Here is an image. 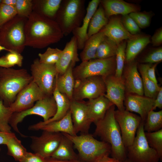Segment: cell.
<instances>
[{
	"label": "cell",
	"instance_id": "cell-4",
	"mask_svg": "<svg viewBox=\"0 0 162 162\" xmlns=\"http://www.w3.org/2000/svg\"><path fill=\"white\" fill-rule=\"evenodd\" d=\"M85 1L62 0L55 20L64 36L69 35L81 25L86 14Z\"/></svg>",
	"mask_w": 162,
	"mask_h": 162
},
{
	"label": "cell",
	"instance_id": "cell-28",
	"mask_svg": "<svg viewBox=\"0 0 162 162\" xmlns=\"http://www.w3.org/2000/svg\"><path fill=\"white\" fill-rule=\"evenodd\" d=\"M105 36L102 28L98 33L88 38L80 54V57L82 62L95 58L98 47Z\"/></svg>",
	"mask_w": 162,
	"mask_h": 162
},
{
	"label": "cell",
	"instance_id": "cell-8",
	"mask_svg": "<svg viewBox=\"0 0 162 162\" xmlns=\"http://www.w3.org/2000/svg\"><path fill=\"white\" fill-rule=\"evenodd\" d=\"M116 69V57L114 56L82 62L80 64L74 68L73 74L75 80L94 76H100L105 78L114 75Z\"/></svg>",
	"mask_w": 162,
	"mask_h": 162
},
{
	"label": "cell",
	"instance_id": "cell-23",
	"mask_svg": "<svg viewBox=\"0 0 162 162\" xmlns=\"http://www.w3.org/2000/svg\"><path fill=\"white\" fill-rule=\"evenodd\" d=\"M103 29L105 36L117 45L124 40H128L133 35L126 30L121 19L118 17L111 18Z\"/></svg>",
	"mask_w": 162,
	"mask_h": 162
},
{
	"label": "cell",
	"instance_id": "cell-47",
	"mask_svg": "<svg viewBox=\"0 0 162 162\" xmlns=\"http://www.w3.org/2000/svg\"><path fill=\"white\" fill-rule=\"evenodd\" d=\"M21 162H48L47 159L40 155L28 152Z\"/></svg>",
	"mask_w": 162,
	"mask_h": 162
},
{
	"label": "cell",
	"instance_id": "cell-38",
	"mask_svg": "<svg viewBox=\"0 0 162 162\" xmlns=\"http://www.w3.org/2000/svg\"><path fill=\"white\" fill-rule=\"evenodd\" d=\"M62 52V50L57 48L48 47L43 53H39V62L48 64H56L59 61Z\"/></svg>",
	"mask_w": 162,
	"mask_h": 162
},
{
	"label": "cell",
	"instance_id": "cell-13",
	"mask_svg": "<svg viewBox=\"0 0 162 162\" xmlns=\"http://www.w3.org/2000/svg\"><path fill=\"white\" fill-rule=\"evenodd\" d=\"M39 136H31L30 147L34 153L45 158H50L58 146L63 136L60 132L43 131Z\"/></svg>",
	"mask_w": 162,
	"mask_h": 162
},
{
	"label": "cell",
	"instance_id": "cell-50",
	"mask_svg": "<svg viewBox=\"0 0 162 162\" xmlns=\"http://www.w3.org/2000/svg\"><path fill=\"white\" fill-rule=\"evenodd\" d=\"M14 133H6L0 130V145H6L9 139L15 135Z\"/></svg>",
	"mask_w": 162,
	"mask_h": 162
},
{
	"label": "cell",
	"instance_id": "cell-6",
	"mask_svg": "<svg viewBox=\"0 0 162 162\" xmlns=\"http://www.w3.org/2000/svg\"><path fill=\"white\" fill-rule=\"evenodd\" d=\"M27 18L16 15L0 26V44L21 54L26 46L25 26Z\"/></svg>",
	"mask_w": 162,
	"mask_h": 162
},
{
	"label": "cell",
	"instance_id": "cell-3",
	"mask_svg": "<svg viewBox=\"0 0 162 162\" xmlns=\"http://www.w3.org/2000/svg\"><path fill=\"white\" fill-rule=\"evenodd\" d=\"M33 80L26 69L0 67V98L10 107L18 94Z\"/></svg>",
	"mask_w": 162,
	"mask_h": 162
},
{
	"label": "cell",
	"instance_id": "cell-41",
	"mask_svg": "<svg viewBox=\"0 0 162 162\" xmlns=\"http://www.w3.org/2000/svg\"><path fill=\"white\" fill-rule=\"evenodd\" d=\"M17 15L28 18L33 11L32 0H16L15 6Z\"/></svg>",
	"mask_w": 162,
	"mask_h": 162
},
{
	"label": "cell",
	"instance_id": "cell-39",
	"mask_svg": "<svg viewBox=\"0 0 162 162\" xmlns=\"http://www.w3.org/2000/svg\"><path fill=\"white\" fill-rule=\"evenodd\" d=\"M13 113L10 107L5 106L0 98V130L3 132L10 133L11 127L9 124L10 118Z\"/></svg>",
	"mask_w": 162,
	"mask_h": 162
},
{
	"label": "cell",
	"instance_id": "cell-51",
	"mask_svg": "<svg viewBox=\"0 0 162 162\" xmlns=\"http://www.w3.org/2000/svg\"><path fill=\"white\" fill-rule=\"evenodd\" d=\"M109 155H103L97 158L94 162H121L115 158L110 157Z\"/></svg>",
	"mask_w": 162,
	"mask_h": 162
},
{
	"label": "cell",
	"instance_id": "cell-42",
	"mask_svg": "<svg viewBox=\"0 0 162 162\" xmlns=\"http://www.w3.org/2000/svg\"><path fill=\"white\" fill-rule=\"evenodd\" d=\"M17 15L15 6L0 3V26L11 20Z\"/></svg>",
	"mask_w": 162,
	"mask_h": 162
},
{
	"label": "cell",
	"instance_id": "cell-5",
	"mask_svg": "<svg viewBox=\"0 0 162 162\" xmlns=\"http://www.w3.org/2000/svg\"><path fill=\"white\" fill-rule=\"evenodd\" d=\"M62 133L72 142L78 152L79 159L83 162H94L99 157L111 153L109 144L97 140L89 133L75 136Z\"/></svg>",
	"mask_w": 162,
	"mask_h": 162
},
{
	"label": "cell",
	"instance_id": "cell-46",
	"mask_svg": "<svg viewBox=\"0 0 162 162\" xmlns=\"http://www.w3.org/2000/svg\"><path fill=\"white\" fill-rule=\"evenodd\" d=\"M158 63L142 64L148 76L153 82L158 84V82L155 75V69Z\"/></svg>",
	"mask_w": 162,
	"mask_h": 162
},
{
	"label": "cell",
	"instance_id": "cell-56",
	"mask_svg": "<svg viewBox=\"0 0 162 162\" xmlns=\"http://www.w3.org/2000/svg\"><path fill=\"white\" fill-rule=\"evenodd\" d=\"M1 148H0V152L1 151Z\"/></svg>",
	"mask_w": 162,
	"mask_h": 162
},
{
	"label": "cell",
	"instance_id": "cell-29",
	"mask_svg": "<svg viewBox=\"0 0 162 162\" xmlns=\"http://www.w3.org/2000/svg\"><path fill=\"white\" fill-rule=\"evenodd\" d=\"M74 147L71 141L63 134L58 146L50 158L61 160H80L78 154L74 150Z\"/></svg>",
	"mask_w": 162,
	"mask_h": 162
},
{
	"label": "cell",
	"instance_id": "cell-2",
	"mask_svg": "<svg viewBox=\"0 0 162 162\" xmlns=\"http://www.w3.org/2000/svg\"><path fill=\"white\" fill-rule=\"evenodd\" d=\"M115 105H113L104 117L94 124L96 128L93 135L99 137L102 141L109 144L113 158L122 162L127 158L126 149L119 127L115 118Z\"/></svg>",
	"mask_w": 162,
	"mask_h": 162
},
{
	"label": "cell",
	"instance_id": "cell-18",
	"mask_svg": "<svg viewBox=\"0 0 162 162\" xmlns=\"http://www.w3.org/2000/svg\"><path fill=\"white\" fill-rule=\"evenodd\" d=\"M28 129L32 130H41L52 132H60L71 136L77 135L73 126L70 111L69 110L61 119L45 124L39 122L30 125Z\"/></svg>",
	"mask_w": 162,
	"mask_h": 162
},
{
	"label": "cell",
	"instance_id": "cell-48",
	"mask_svg": "<svg viewBox=\"0 0 162 162\" xmlns=\"http://www.w3.org/2000/svg\"><path fill=\"white\" fill-rule=\"evenodd\" d=\"M151 42L153 46H158L162 43V28L158 29L151 38Z\"/></svg>",
	"mask_w": 162,
	"mask_h": 162
},
{
	"label": "cell",
	"instance_id": "cell-20",
	"mask_svg": "<svg viewBox=\"0 0 162 162\" xmlns=\"http://www.w3.org/2000/svg\"><path fill=\"white\" fill-rule=\"evenodd\" d=\"M78 49L77 40L73 36L62 50L60 58L55 64L58 74H63L71 63H76L80 61Z\"/></svg>",
	"mask_w": 162,
	"mask_h": 162
},
{
	"label": "cell",
	"instance_id": "cell-26",
	"mask_svg": "<svg viewBox=\"0 0 162 162\" xmlns=\"http://www.w3.org/2000/svg\"><path fill=\"white\" fill-rule=\"evenodd\" d=\"M150 42L148 35H133L128 40L125 50V60L129 63L132 62L136 56Z\"/></svg>",
	"mask_w": 162,
	"mask_h": 162
},
{
	"label": "cell",
	"instance_id": "cell-31",
	"mask_svg": "<svg viewBox=\"0 0 162 162\" xmlns=\"http://www.w3.org/2000/svg\"><path fill=\"white\" fill-rule=\"evenodd\" d=\"M108 18L100 4L92 17L87 31L88 38L101 30L107 23Z\"/></svg>",
	"mask_w": 162,
	"mask_h": 162
},
{
	"label": "cell",
	"instance_id": "cell-34",
	"mask_svg": "<svg viewBox=\"0 0 162 162\" xmlns=\"http://www.w3.org/2000/svg\"><path fill=\"white\" fill-rule=\"evenodd\" d=\"M118 45L105 36L98 47L95 58L104 59L115 56Z\"/></svg>",
	"mask_w": 162,
	"mask_h": 162
},
{
	"label": "cell",
	"instance_id": "cell-11",
	"mask_svg": "<svg viewBox=\"0 0 162 162\" xmlns=\"http://www.w3.org/2000/svg\"><path fill=\"white\" fill-rule=\"evenodd\" d=\"M30 70L33 80L46 95H52L58 74L55 64L41 63L36 58L31 65Z\"/></svg>",
	"mask_w": 162,
	"mask_h": 162
},
{
	"label": "cell",
	"instance_id": "cell-33",
	"mask_svg": "<svg viewBox=\"0 0 162 162\" xmlns=\"http://www.w3.org/2000/svg\"><path fill=\"white\" fill-rule=\"evenodd\" d=\"M138 68L142 80L144 94L146 97L155 99L160 87L148 76L142 64H140Z\"/></svg>",
	"mask_w": 162,
	"mask_h": 162
},
{
	"label": "cell",
	"instance_id": "cell-30",
	"mask_svg": "<svg viewBox=\"0 0 162 162\" xmlns=\"http://www.w3.org/2000/svg\"><path fill=\"white\" fill-rule=\"evenodd\" d=\"M52 95L56 104V113L54 116L47 121L39 122L40 124H45L59 120L64 117L70 110V100L66 95L61 93L56 87L54 88Z\"/></svg>",
	"mask_w": 162,
	"mask_h": 162
},
{
	"label": "cell",
	"instance_id": "cell-22",
	"mask_svg": "<svg viewBox=\"0 0 162 162\" xmlns=\"http://www.w3.org/2000/svg\"><path fill=\"white\" fill-rule=\"evenodd\" d=\"M100 4L108 19L113 15L121 14L123 16L139 11L140 10L139 6L122 0H100Z\"/></svg>",
	"mask_w": 162,
	"mask_h": 162
},
{
	"label": "cell",
	"instance_id": "cell-14",
	"mask_svg": "<svg viewBox=\"0 0 162 162\" xmlns=\"http://www.w3.org/2000/svg\"><path fill=\"white\" fill-rule=\"evenodd\" d=\"M46 96L32 80L17 94L10 107L14 112L24 111L32 107L35 102Z\"/></svg>",
	"mask_w": 162,
	"mask_h": 162
},
{
	"label": "cell",
	"instance_id": "cell-21",
	"mask_svg": "<svg viewBox=\"0 0 162 162\" xmlns=\"http://www.w3.org/2000/svg\"><path fill=\"white\" fill-rule=\"evenodd\" d=\"M100 2V0H92L89 2L81 25L72 32L74 36L76 39L78 49L82 50L85 42L88 38L87 31L89 22Z\"/></svg>",
	"mask_w": 162,
	"mask_h": 162
},
{
	"label": "cell",
	"instance_id": "cell-57",
	"mask_svg": "<svg viewBox=\"0 0 162 162\" xmlns=\"http://www.w3.org/2000/svg\"><path fill=\"white\" fill-rule=\"evenodd\" d=\"M1 2V0H0V3Z\"/></svg>",
	"mask_w": 162,
	"mask_h": 162
},
{
	"label": "cell",
	"instance_id": "cell-25",
	"mask_svg": "<svg viewBox=\"0 0 162 162\" xmlns=\"http://www.w3.org/2000/svg\"><path fill=\"white\" fill-rule=\"evenodd\" d=\"M75 63H71L62 74H57L55 80L54 88L56 87L61 93L66 95L70 100H73L75 80L73 69Z\"/></svg>",
	"mask_w": 162,
	"mask_h": 162
},
{
	"label": "cell",
	"instance_id": "cell-45",
	"mask_svg": "<svg viewBox=\"0 0 162 162\" xmlns=\"http://www.w3.org/2000/svg\"><path fill=\"white\" fill-rule=\"evenodd\" d=\"M162 60V48H157L147 55L142 59V62L145 63H158Z\"/></svg>",
	"mask_w": 162,
	"mask_h": 162
},
{
	"label": "cell",
	"instance_id": "cell-17",
	"mask_svg": "<svg viewBox=\"0 0 162 162\" xmlns=\"http://www.w3.org/2000/svg\"><path fill=\"white\" fill-rule=\"evenodd\" d=\"M155 100L143 95L127 93L125 96L124 105L125 106L126 110L139 114L142 121L144 122L148 113L152 110Z\"/></svg>",
	"mask_w": 162,
	"mask_h": 162
},
{
	"label": "cell",
	"instance_id": "cell-12",
	"mask_svg": "<svg viewBox=\"0 0 162 162\" xmlns=\"http://www.w3.org/2000/svg\"><path fill=\"white\" fill-rule=\"evenodd\" d=\"M114 116L120 128L123 142L126 148L133 142L142 119L140 116L125 110H115Z\"/></svg>",
	"mask_w": 162,
	"mask_h": 162
},
{
	"label": "cell",
	"instance_id": "cell-19",
	"mask_svg": "<svg viewBox=\"0 0 162 162\" xmlns=\"http://www.w3.org/2000/svg\"><path fill=\"white\" fill-rule=\"evenodd\" d=\"M126 67L123 79L125 91L127 93L143 95L144 91L142 78L138 72L137 64L132 62Z\"/></svg>",
	"mask_w": 162,
	"mask_h": 162
},
{
	"label": "cell",
	"instance_id": "cell-32",
	"mask_svg": "<svg viewBox=\"0 0 162 162\" xmlns=\"http://www.w3.org/2000/svg\"><path fill=\"white\" fill-rule=\"evenodd\" d=\"M6 145L7 147V154L17 162H21L28 152L15 134L9 139Z\"/></svg>",
	"mask_w": 162,
	"mask_h": 162
},
{
	"label": "cell",
	"instance_id": "cell-40",
	"mask_svg": "<svg viewBox=\"0 0 162 162\" xmlns=\"http://www.w3.org/2000/svg\"><path fill=\"white\" fill-rule=\"evenodd\" d=\"M126 43L124 41L118 45L115 56L116 69L114 75L119 78L122 77L125 60V50Z\"/></svg>",
	"mask_w": 162,
	"mask_h": 162
},
{
	"label": "cell",
	"instance_id": "cell-10",
	"mask_svg": "<svg viewBox=\"0 0 162 162\" xmlns=\"http://www.w3.org/2000/svg\"><path fill=\"white\" fill-rule=\"evenodd\" d=\"M106 87L104 78L100 76H89L79 80H75L73 100L83 101L104 95Z\"/></svg>",
	"mask_w": 162,
	"mask_h": 162
},
{
	"label": "cell",
	"instance_id": "cell-53",
	"mask_svg": "<svg viewBox=\"0 0 162 162\" xmlns=\"http://www.w3.org/2000/svg\"><path fill=\"white\" fill-rule=\"evenodd\" d=\"M16 0H2L1 2L10 6H15Z\"/></svg>",
	"mask_w": 162,
	"mask_h": 162
},
{
	"label": "cell",
	"instance_id": "cell-9",
	"mask_svg": "<svg viewBox=\"0 0 162 162\" xmlns=\"http://www.w3.org/2000/svg\"><path fill=\"white\" fill-rule=\"evenodd\" d=\"M144 123L142 121L132 144L126 148L129 162H158L156 152L149 146L145 135Z\"/></svg>",
	"mask_w": 162,
	"mask_h": 162
},
{
	"label": "cell",
	"instance_id": "cell-37",
	"mask_svg": "<svg viewBox=\"0 0 162 162\" xmlns=\"http://www.w3.org/2000/svg\"><path fill=\"white\" fill-rule=\"evenodd\" d=\"M145 135L149 146L156 152L162 160V129L153 132H145Z\"/></svg>",
	"mask_w": 162,
	"mask_h": 162
},
{
	"label": "cell",
	"instance_id": "cell-54",
	"mask_svg": "<svg viewBox=\"0 0 162 162\" xmlns=\"http://www.w3.org/2000/svg\"><path fill=\"white\" fill-rule=\"evenodd\" d=\"M2 50H6L9 52V51L5 48V47L2 46L0 44V52Z\"/></svg>",
	"mask_w": 162,
	"mask_h": 162
},
{
	"label": "cell",
	"instance_id": "cell-16",
	"mask_svg": "<svg viewBox=\"0 0 162 162\" xmlns=\"http://www.w3.org/2000/svg\"><path fill=\"white\" fill-rule=\"evenodd\" d=\"M70 110L76 133H88L92 123L88 116L86 102L72 100H70Z\"/></svg>",
	"mask_w": 162,
	"mask_h": 162
},
{
	"label": "cell",
	"instance_id": "cell-49",
	"mask_svg": "<svg viewBox=\"0 0 162 162\" xmlns=\"http://www.w3.org/2000/svg\"><path fill=\"white\" fill-rule=\"evenodd\" d=\"M162 108V87H160L159 91L155 99L154 104L152 110H154L156 108Z\"/></svg>",
	"mask_w": 162,
	"mask_h": 162
},
{
	"label": "cell",
	"instance_id": "cell-36",
	"mask_svg": "<svg viewBox=\"0 0 162 162\" xmlns=\"http://www.w3.org/2000/svg\"><path fill=\"white\" fill-rule=\"evenodd\" d=\"M23 59L21 54L12 50L0 57V67L8 68L15 65L21 67Z\"/></svg>",
	"mask_w": 162,
	"mask_h": 162
},
{
	"label": "cell",
	"instance_id": "cell-7",
	"mask_svg": "<svg viewBox=\"0 0 162 162\" xmlns=\"http://www.w3.org/2000/svg\"><path fill=\"white\" fill-rule=\"evenodd\" d=\"M57 106L53 95H46L44 98L36 102L31 108L19 112H14L9 120V124L14 130L22 137L26 136L19 130L17 125L26 116L31 115H37L42 117L44 122L47 121L56 114Z\"/></svg>",
	"mask_w": 162,
	"mask_h": 162
},
{
	"label": "cell",
	"instance_id": "cell-44",
	"mask_svg": "<svg viewBox=\"0 0 162 162\" xmlns=\"http://www.w3.org/2000/svg\"><path fill=\"white\" fill-rule=\"evenodd\" d=\"M121 19L124 27L130 34L135 35L139 33L140 28L129 14L123 15Z\"/></svg>",
	"mask_w": 162,
	"mask_h": 162
},
{
	"label": "cell",
	"instance_id": "cell-55",
	"mask_svg": "<svg viewBox=\"0 0 162 162\" xmlns=\"http://www.w3.org/2000/svg\"><path fill=\"white\" fill-rule=\"evenodd\" d=\"M126 162V161L125 160V161H124V162Z\"/></svg>",
	"mask_w": 162,
	"mask_h": 162
},
{
	"label": "cell",
	"instance_id": "cell-27",
	"mask_svg": "<svg viewBox=\"0 0 162 162\" xmlns=\"http://www.w3.org/2000/svg\"><path fill=\"white\" fill-rule=\"evenodd\" d=\"M62 1V0H32L33 11L55 20Z\"/></svg>",
	"mask_w": 162,
	"mask_h": 162
},
{
	"label": "cell",
	"instance_id": "cell-43",
	"mask_svg": "<svg viewBox=\"0 0 162 162\" xmlns=\"http://www.w3.org/2000/svg\"><path fill=\"white\" fill-rule=\"evenodd\" d=\"M129 15L140 28H144L149 26L151 15L149 13L138 11L132 12Z\"/></svg>",
	"mask_w": 162,
	"mask_h": 162
},
{
	"label": "cell",
	"instance_id": "cell-52",
	"mask_svg": "<svg viewBox=\"0 0 162 162\" xmlns=\"http://www.w3.org/2000/svg\"><path fill=\"white\" fill-rule=\"evenodd\" d=\"M48 162H83L80 160H61L52 158L50 157L46 158Z\"/></svg>",
	"mask_w": 162,
	"mask_h": 162
},
{
	"label": "cell",
	"instance_id": "cell-24",
	"mask_svg": "<svg viewBox=\"0 0 162 162\" xmlns=\"http://www.w3.org/2000/svg\"><path fill=\"white\" fill-rule=\"evenodd\" d=\"M86 103L89 118L92 123L94 124L102 119L114 105L104 95L89 100Z\"/></svg>",
	"mask_w": 162,
	"mask_h": 162
},
{
	"label": "cell",
	"instance_id": "cell-1",
	"mask_svg": "<svg viewBox=\"0 0 162 162\" xmlns=\"http://www.w3.org/2000/svg\"><path fill=\"white\" fill-rule=\"evenodd\" d=\"M26 46L43 49L57 43L64 36L54 20L32 11L27 18L25 28Z\"/></svg>",
	"mask_w": 162,
	"mask_h": 162
},
{
	"label": "cell",
	"instance_id": "cell-15",
	"mask_svg": "<svg viewBox=\"0 0 162 162\" xmlns=\"http://www.w3.org/2000/svg\"><path fill=\"white\" fill-rule=\"evenodd\" d=\"M106 92L104 96L114 105L118 110H125L124 102L125 98V88L123 79L118 78L114 75L105 78Z\"/></svg>",
	"mask_w": 162,
	"mask_h": 162
},
{
	"label": "cell",
	"instance_id": "cell-35",
	"mask_svg": "<svg viewBox=\"0 0 162 162\" xmlns=\"http://www.w3.org/2000/svg\"><path fill=\"white\" fill-rule=\"evenodd\" d=\"M162 128V110H152L148 113L144 123V129L146 132L158 131Z\"/></svg>",
	"mask_w": 162,
	"mask_h": 162
}]
</instances>
